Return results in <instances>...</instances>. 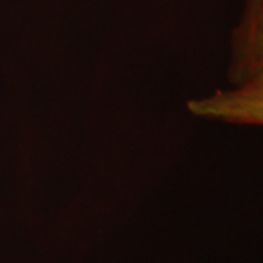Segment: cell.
I'll return each instance as SVG.
<instances>
[{
    "mask_svg": "<svg viewBox=\"0 0 263 263\" xmlns=\"http://www.w3.org/2000/svg\"><path fill=\"white\" fill-rule=\"evenodd\" d=\"M190 113L197 117L230 123L263 126V69L233 88L192 100Z\"/></svg>",
    "mask_w": 263,
    "mask_h": 263,
    "instance_id": "cell-1",
    "label": "cell"
},
{
    "mask_svg": "<svg viewBox=\"0 0 263 263\" xmlns=\"http://www.w3.org/2000/svg\"><path fill=\"white\" fill-rule=\"evenodd\" d=\"M263 69V0H247L231 38L227 78L231 85L247 81Z\"/></svg>",
    "mask_w": 263,
    "mask_h": 263,
    "instance_id": "cell-2",
    "label": "cell"
}]
</instances>
